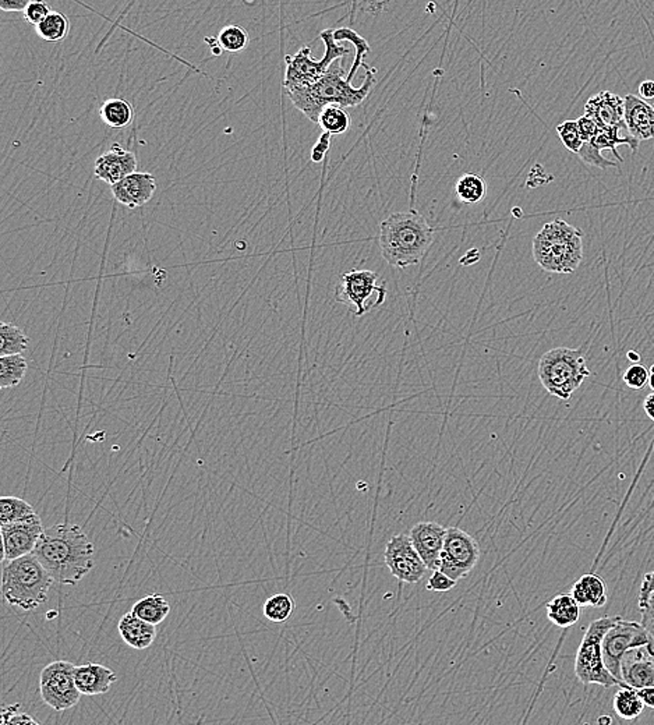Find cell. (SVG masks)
Instances as JSON below:
<instances>
[{
  "instance_id": "cell-1",
  "label": "cell",
  "mask_w": 654,
  "mask_h": 725,
  "mask_svg": "<svg viewBox=\"0 0 654 725\" xmlns=\"http://www.w3.org/2000/svg\"><path fill=\"white\" fill-rule=\"evenodd\" d=\"M53 581L74 586L96 565V549L79 525L59 523L43 530L34 550Z\"/></svg>"
},
{
  "instance_id": "cell-2",
  "label": "cell",
  "mask_w": 654,
  "mask_h": 725,
  "mask_svg": "<svg viewBox=\"0 0 654 725\" xmlns=\"http://www.w3.org/2000/svg\"><path fill=\"white\" fill-rule=\"evenodd\" d=\"M366 77L359 89H354L342 66V59L335 60L328 72L315 84L285 90L296 109L305 114L308 121L318 123L323 109L328 105H338L342 108H354L369 97L376 82L377 70L363 63Z\"/></svg>"
},
{
  "instance_id": "cell-3",
  "label": "cell",
  "mask_w": 654,
  "mask_h": 725,
  "mask_svg": "<svg viewBox=\"0 0 654 725\" xmlns=\"http://www.w3.org/2000/svg\"><path fill=\"white\" fill-rule=\"evenodd\" d=\"M437 229L417 213H396L380 225V247L383 259L395 269L417 265L435 240Z\"/></svg>"
},
{
  "instance_id": "cell-4",
  "label": "cell",
  "mask_w": 654,
  "mask_h": 725,
  "mask_svg": "<svg viewBox=\"0 0 654 725\" xmlns=\"http://www.w3.org/2000/svg\"><path fill=\"white\" fill-rule=\"evenodd\" d=\"M532 252L544 271L572 274L582 262L583 232L564 219H554L534 236Z\"/></svg>"
},
{
  "instance_id": "cell-5",
  "label": "cell",
  "mask_w": 654,
  "mask_h": 725,
  "mask_svg": "<svg viewBox=\"0 0 654 725\" xmlns=\"http://www.w3.org/2000/svg\"><path fill=\"white\" fill-rule=\"evenodd\" d=\"M35 554L4 561L2 573V593L7 604L34 612L48 600L53 583Z\"/></svg>"
},
{
  "instance_id": "cell-6",
  "label": "cell",
  "mask_w": 654,
  "mask_h": 725,
  "mask_svg": "<svg viewBox=\"0 0 654 725\" xmlns=\"http://www.w3.org/2000/svg\"><path fill=\"white\" fill-rule=\"evenodd\" d=\"M537 374L549 395L568 401L592 373L582 349L561 347L540 357Z\"/></svg>"
},
{
  "instance_id": "cell-7",
  "label": "cell",
  "mask_w": 654,
  "mask_h": 725,
  "mask_svg": "<svg viewBox=\"0 0 654 725\" xmlns=\"http://www.w3.org/2000/svg\"><path fill=\"white\" fill-rule=\"evenodd\" d=\"M615 618L617 617H603L593 621L580 642L576 653L575 674L583 685H600L604 688L625 686L624 682L610 673L603 657V639L614 625Z\"/></svg>"
},
{
  "instance_id": "cell-8",
  "label": "cell",
  "mask_w": 654,
  "mask_h": 725,
  "mask_svg": "<svg viewBox=\"0 0 654 725\" xmlns=\"http://www.w3.org/2000/svg\"><path fill=\"white\" fill-rule=\"evenodd\" d=\"M321 40L325 43V55L321 60L311 58L310 46L301 48L295 55H286L285 79L284 89L292 90L298 87L315 84L330 69L335 60L342 59L349 53V50L339 45L335 40L334 30H324L320 34Z\"/></svg>"
},
{
  "instance_id": "cell-9",
  "label": "cell",
  "mask_w": 654,
  "mask_h": 725,
  "mask_svg": "<svg viewBox=\"0 0 654 725\" xmlns=\"http://www.w3.org/2000/svg\"><path fill=\"white\" fill-rule=\"evenodd\" d=\"M373 298L383 304L386 298V288L385 282L381 284L380 275L370 269L346 272L335 288V300L354 308L356 317H362L367 311L377 308L376 304L370 301Z\"/></svg>"
},
{
  "instance_id": "cell-10",
  "label": "cell",
  "mask_w": 654,
  "mask_h": 725,
  "mask_svg": "<svg viewBox=\"0 0 654 725\" xmlns=\"http://www.w3.org/2000/svg\"><path fill=\"white\" fill-rule=\"evenodd\" d=\"M74 664L59 660L48 664L40 676L43 703L56 712H66L80 702L82 693L75 685Z\"/></svg>"
},
{
  "instance_id": "cell-11",
  "label": "cell",
  "mask_w": 654,
  "mask_h": 725,
  "mask_svg": "<svg viewBox=\"0 0 654 725\" xmlns=\"http://www.w3.org/2000/svg\"><path fill=\"white\" fill-rule=\"evenodd\" d=\"M651 639L653 636L642 622L627 621L621 617L615 618L614 625L603 639V657L610 673L621 681V661L624 654L634 647L649 643Z\"/></svg>"
},
{
  "instance_id": "cell-12",
  "label": "cell",
  "mask_w": 654,
  "mask_h": 725,
  "mask_svg": "<svg viewBox=\"0 0 654 725\" xmlns=\"http://www.w3.org/2000/svg\"><path fill=\"white\" fill-rule=\"evenodd\" d=\"M480 559V547L475 537L459 527H448L445 534L440 571L459 581L471 573Z\"/></svg>"
},
{
  "instance_id": "cell-13",
  "label": "cell",
  "mask_w": 654,
  "mask_h": 725,
  "mask_svg": "<svg viewBox=\"0 0 654 725\" xmlns=\"http://www.w3.org/2000/svg\"><path fill=\"white\" fill-rule=\"evenodd\" d=\"M384 561L393 578L409 585L419 583L429 571L413 546L409 534L405 533L391 537L390 542H386Z\"/></svg>"
},
{
  "instance_id": "cell-14",
  "label": "cell",
  "mask_w": 654,
  "mask_h": 725,
  "mask_svg": "<svg viewBox=\"0 0 654 725\" xmlns=\"http://www.w3.org/2000/svg\"><path fill=\"white\" fill-rule=\"evenodd\" d=\"M43 530L45 527L38 515L0 525L4 542V561H12L27 554H33Z\"/></svg>"
},
{
  "instance_id": "cell-15",
  "label": "cell",
  "mask_w": 654,
  "mask_h": 725,
  "mask_svg": "<svg viewBox=\"0 0 654 725\" xmlns=\"http://www.w3.org/2000/svg\"><path fill=\"white\" fill-rule=\"evenodd\" d=\"M621 681L635 690L654 686V637L627 651L621 661Z\"/></svg>"
},
{
  "instance_id": "cell-16",
  "label": "cell",
  "mask_w": 654,
  "mask_h": 725,
  "mask_svg": "<svg viewBox=\"0 0 654 725\" xmlns=\"http://www.w3.org/2000/svg\"><path fill=\"white\" fill-rule=\"evenodd\" d=\"M447 529L439 523L419 522L410 529L413 546L419 552L429 571L440 569Z\"/></svg>"
},
{
  "instance_id": "cell-17",
  "label": "cell",
  "mask_w": 654,
  "mask_h": 725,
  "mask_svg": "<svg viewBox=\"0 0 654 725\" xmlns=\"http://www.w3.org/2000/svg\"><path fill=\"white\" fill-rule=\"evenodd\" d=\"M116 201L128 208L135 209L150 203L157 190L154 175L147 172H135L111 186Z\"/></svg>"
},
{
  "instance_id": "cell-18",
  "label": "cell",
  "mask_w": 654,
  "mask_h": 725,
  "mask_svg": "<svg viewBox=\"0 0 654 725\" xmlns=\"http://www.w3.org/2000/svg\"><path fill=\"white\" fill-rule=\"evenodd\" d=\"M137 169V158L118 143H113L106 152L96 160L94 174L102 182L116 184Z\"/></svg>"
},
{
  "instance_id": "cell-19",
  "label": "cell",
  "mask_w": 654,
  "mask_h": 725,
  "mask_svg": "<svg viewBox=\"0 0 654 725\" xmlns=\"http://www.w3.org/2000/svg\"><path fill=\"white\" fill-rule=\"evenodd\" d=\"M585 114L592 116L600 128L627 129L625 101L610 91L597 92L585 105Z\"/></svg>"
},
{
  "instance_id": "cell-20",
  "label": "cell",
  "mask_w": 654,
  "mask_h": 725,
  "mask_svg": "<svg viewBox=\"0 0 654 725\" xmlns=\"http://www.w3.org/2000/svg\"><path fill=\"white\" fill-rule=\"evenodd\" d=\"M625 101V123L629 135L639 141L654 138V106L636 95H627Z\"/></svg>"
},
{
  "instance_id": "cell-21",
  "label": "cell",
  "mask_w": 654,
  "mask_h": 725,
  "mask_svg": "<svg viewBox=\"0 0 654 725\" xmlns=\"http://www.w3.org/2000/svg\"><path fill=\"white\" fill-rule=\"evenodd\" d=\"M74 681L82 695H105L118 681V675L108 667L90 663L75 667Z\"/></svg>"
},
{
  "instance_id": "cell-22",
  "label": "cell",
  "mask_w": 654,
  "mask_h": 725,
  "mask_svg": "<svg viewBox=\"0 0 654 725\" xmlns=\"http://www.w3.org/2000/svg\"><path fill=\"white\" fill-rule=\"evenodd\" d=\"M118 629L121 639L136 651H145L154 643L155 637H157L155 625L141 620L133 612L121 618Z\"/></svg>"
},
{
  "instance_id": "cell-23",
  "label": "cell",
  "mask_w": 654,
  "mask_h": 725,
  "mask_svg": "<svg viewBox=\"0 0 654 725\" xmlns=\"http://www.w3.org/2000/svg\"><path fill=\"white\" fill-rule=\"evenodd\" d=\"M571 595L580 607H604L607 604V586L602 576L595 573L580 576L575 581Z\"/></svg>"
},
{
  "instance_id": "cell-24",
  "label": "cell",
  "mask_w": 654,
  "mask_h": 725,
  "mask_svg": "<svg viewBox=\"0 0 654 725\" xmlns=\"http://www.w3.org/2000/svg\"><path fill=\"white\" fill-rule=\"evenodd\" d=\"M580 605L572 595H558L547 603V618L559 628H570L580 621Z\"/></svg>"
},
{
  "instance_id": "cell-25",
  "label": "cell",
  "mask_w": 654,
  "mask_h": 725,
  "mask_svg": "<svg viewBox=\"0 0 654 725\" xmlns=\"http://www.w3.org/2000/svg\"><path fill=\"white\" fill-rule=\"evenodd\" d=\"M612 707L615 714L625 721H634L643 713L644 705L641 693L632 686H621V690L615 693L612 699Z\"/></svg>"
},
{
  "instance_id": "cell-26",
  "label": "cell",
  "mask_w": 654,
  "mask_h": 725,
  "mask_svg": "<svg viewBox=\"0 0 654 725\" xmlns=\"http://www.w3.org/2000/svg\"><path fill=\"white\" fill-rule=\"evenodd\" d=\"M102 121L112 129H125L131 125L135 111L130 102L123 98L106 99L99 108Z\"/></svg>"
},
{
  "instance_id": "cell-27",
  "label": "cell",
  "mask_w": 654,
  "mask_h": 725,
  "mask_svg": "<svg viewBox=\"0 0 654 725\" xmlns=\"http://www.w3.org/2000/svg\"><path fill=\"white\" fill-rule=\"evenodd\" d=\"M131 612L138 615L141 620H144L150 624L158 625L167 620L170 612V605L164 596L155 593V595L147 596V597L141 598L137 603H135Z\"/></svg>"
},
{
  "instance_id": "cell-28",
  "label": "cell",
  "mask_w": 654,
  "mask_h": 725,
  "mask_svg": "<svg viewBox=\"0 0 654 725\" xmlns=\"http://www.w3.org/2000/svg\"><path fill=\"white\" fill-rule=\"evenodd\" d=\"M619 130L621 129L619 128H602L599 130V133L589 141L590 144L593 147L597 148L599 151L610 150L612 151V154L615 157L619 158V160L622 162V158L619 157V152H617V147H621V145H628L632 151L638 150L639 143L641 141L638 138H635L634 136H625L622 137L619 135Z\"/></svg>"
},
{
  "instance_id": "cell-29",
  "label": "cell",
  "mask_w": 654,
  "mask_h": 725,
  "mask_svg": "<svg viewBox=\"0 0 654 725\" xmlns=\"http://www.w3.org/2000/svg\"><path fill=\"white\" fill-rule=\"evenodd\" d=\"M455 193L463 204H479L487 196V184L480 175L464 174L455 184Z\"/></svg>"
},
{
  "instance_id": "cell-30",
  "label": "cell",
  "mask_w": 654,
  "mask_h": 725,
  "mask_svg": "<svg viewBox=\"0 0 654 725\" xmlns=\"http://www.w3.org/2000/svg\"><path fill=\"white\" fill-rule=\"evenodd\" d=\"M30 345L26 332L14 324H0V356L23 355Z\"/></svg>"
},
{
  "instance_id": "cell-31",
  "label": "cell",
  "mask_w": 654,
  "mask_h": 725,
  "mask_svg": "<svg viewBox=\"0 0 654 725\" xmlns=\"http://www.w3.org/2000/svg\"><path fill=\"white\" fill-rule=\"evenodd\" d=\"M318 126L324 133L331 136L344 135L352 126L350 114L342 106L328 105L323 109L318 118Z\"/></svg>"
},
{
  "instance_id": "cell-32",
  "label": "cell",
  "mask_w": 654,
  "mask_h": 725,
  "mask_svg": "<svg viewBox=\"0 0 654 725\" xmlns=\"http://www.w3.org/2000/svg\"><path fill=\"white\" fill-rule=\"evenodd\" d=\"M27 369L28 364L23 355L0 356V386L14 388L19 386L26 377Z\"/></svg>"
},
{
  "instance_id": "cell-33",
  "label": "cell",
  "mask_w": 654,
  "mask_h": 725,
  "mask_svg": "<svg viewBox=\"0 0 654 725\" xmlns=\"http://www.w3.org/2000/svg\"><path fill=\"white\" fill-rule=\"evenodd\" d=\"M35 28L36 34L46 43H60L69 35L70 20L60 12H51L50 16Z\"/></svg>"
},
{
  "instance_id": "cell-34",
  "label": "cell",
  "mask_w": 654,
  "mask_h": 725,
  "mask_svg": "<svg viewBox=\"0 0 654 725\" xmlns=\"http://www.w3.org/2000/svg\"><path fill=\"white\" fill-rule=\"evenodd\" d=\"M296 603L288 593H278L265 601L262 612L264 617L275 624H282L288 621L289 618L295 612Z\"/></svg>"
},
{
  "instance_id": "cell-35",
  "label": "cell",
  "mask_w": 654,
  "mask_h": 725,
  "mask_svg": "<svg viewBox=\"0 0 654 725\" xmlns=\"http://www.w3.org/2000/svg\"><path fill=\"white\" fill-rule=\"evenodd\" d=\"M36 515L35 510L27 501L17 497L0 498V525L27 519Z\"/></svg>"
},
{
  "instance_id": "cell-36",
  "label": "cell",
  "mask_w": 654,
  "mask_h": 725,
  "mask_svg": "<svg viewBox=\"0 0 654 725\" xmlns=\"http://www.w3.org/2000/svg\"><path fill=\"white\" fill-rule=\"evenodd\" d=\"M218 40L225 52L237 53L247 50L250 43L249 33L237 24L223 27L218 34Z\"/></svg>"
},
{
  "instance_id": "cell-37",
  "label": "cell",
  "mask_w": 654,
  "mask_h": 725,
  "mask_svg": "<svg viewBox=\"0 0 654 725\" xmlns=\"http://www.w3.org/2000/svg\"><path fill=\"white\" fill-rule=\"evenodd\" d=\"M334 36L338 43L349 41V43H354V48H356V58H354L352 70H350L349 74H347L350 82H352L354 74H356L357 69H359L360 66H363V59L366 58L367 53H370L371 48H370L369 43H367L363 36H360V34H357L356 31L352 30V28H346V27H345V28H339V30H334Z\"/></svg>"
},
{
  "instance_id": "cell-38",
  "label": "cell",
  "mask_w": 654,
  "mask_h": 725,
  "mask_svg": "<svg viewBox=\"0 0 654 725\" xmlns=\"http://www.w3.org/2000/svg\"><path fill=\"white\" fill-rule=\"evenodd\" d=\"M557 133H558V137L563 141V144L565 145L566 150H570L573 154L580 152L585 141H583L582 136H580L578 121H563L561 125L557 126Z\"/></svg>"
},
{
  "instance_id": "cell-39",
  "label": "cell",
  "mask_w": 654,
  "mask_h": 725,
  "mask_svg": "<svg viewBox=\"0 0 654 725\" xmlns=\"http://www.w3.org/2000/svg\"><path fill=\"white\" fill-rule=\"evenodd\" d=\"M578 157L589 167L599 168V169H607V168H617L619 165L612 162V160H605L602 155V151L593 147L589 141L583 143L582 148L578 152Z\"/></svg>"
},
{
  "instance_id": "cell-40",
  "label": "cell",
  "mask_w": 654,
  "mask_h": 725,
  "mask_svg": "<svg viewBox=\"0 0 654 725\" xmlns=\"http://www.w3.org/2000/svg\"><path fill=\"white\" fill-rule=\"evenodd\" d=\"M650 371L639 362H635L624 374V383L634 391L644 388L649 384Z\"/></svg>"
},
{
  "instance_id": "cell-41",
  "label": "cell",
  "mask_w": 654,
  "mask_h": 725,
  "mask_svg": "<svg viewBox=\"0 0 654 725\" xmlns=\"http://www.w3.org/2000/svg\"><path fill=\"white\" fill-rule=\"evenodd\" d=\"M20 705L7 706L2 710V724L4 725H38L40 722L33 719L27 713L19 712Z\"/></svg>"
},
{
  "instance_id": "cell-42",
  "label": "cell",
  "mask_w": 654,
  "mask_h": 725,
  "mask_svg": "<svg viewBox=\"0 0 654 725\" xmlns=\"http://www.w3.org/2000/svg\"><path fill=\"white\" fill-rule=\"evenodd\" d=\"M51 6L46 4L45 0H33L26 11L23 12L24 19H26L31 26L36 27L41 21L45 20L46 17L50 16Z\"/></svg>"
},
{
  "instance_id": "cell-43",
  "label": "cell",
  "mask_w": 654,
  "mask_h": 725,
  "mask_svg": "<svg viewBox=\"0 0 654 725\" xmlns=\"http://www.w3.org/2000/svg\"><path fill=\"white\" fill-rule=\"evenodd\" d=\"M456 583L458 581H454L451 576L437 569V571H432V575L430 576L425 589L430 591H449L456 586Z\"/></svg>"
},
{
  "instance_id": "cell-44",
  "label": "cell",
  "mask_w": 654,
  "mask_h": 725,
  "mask_svg": "<svg viewBox=\"0 0 654 725\" xmlns=\"http://www.w3.org/2000/svg\"><path fill=\"white\" fill-rule=\"evenodd\" d=\"M578 128H580V136H582L583 141H590L593 137H595L597 133H599L600 126L592 116H588V114H583L578 119Z\"/></svg>"
},
{
  "instance_id": "cell-45",
  "label": "cell",
  "mask_w": 654,
  "mask_h": 725,
  "mask_svg": "<svg viewBox=\"0 0 654 725\" xmlns=\"http://www.w3.org/2000/svg\"><path fill=\"white\" fill-rule=\"evenodd\" d=\"M642 612V624L648 629L649 634L654 637V593L649 596L648 600L643 604H639Z\"/></svg>"
},
{
  "instance_id": "cell-46",
  "label": "cell",
  "mask_w": 654,
  "mask_h": 725,
  "mask_svg": "<svg viewBox=\"0 0 654 725\" xmlns=\"http://www.w3.org/2000/svg\"><path fill=\"white\" fill-rule=\"evenodd\" d=\"M331 137L332 136L328 135V133H323L317 144L311 150V160L313 162H321V160H324L325 154L330 150Z\"/></svg>"
},
{
  "instance_id": "cell-47",
  "label": "cell",
  "mask_w": 654,
  "mask_h": 725,
  "mask_svg": "<svg viewBox=\"0 0 654 725\" xmlns=\"http://www.w3.org/2000/svg\"><path fill=\"white\" fill-rule=\"evenodd\" d=\"M654 593V571L649 572L643 576L642 581L641 591H639V604H643L644 601L648 600L649 596Z\"/></svg>"
},
{
  "instance_id": "cell-48",
  "label": "cell",
  "mask_w": 654,
  "mask_h": 725,
  "mask_svg": "<svg viewBox=\"0 0 654 725\" xmlns=\"http://www.w3.org/2000/svg\"><path fill=\"white\" fill-rule=\"evenodd\" d=\"M31 2L33 0H0V9L6 12V13L24 12Z\"/></svg>"
},
{
  "instance_id": "cell-49",
  "label": "cell",
  "mask_w": 654,
  "mask_h": 725,
  "mask_svg": "<svg viewBox=\"0 0 654 725\" xmlns=\"http://www.w3.org/2000/svg\"><path fill=\"white\" fill-rule=\"evenodd\" d=\"M639 95L644 101H653L654 106V82L653 80H646L639 85Z\"/></svg>"
},
{
  "instance_id": "cell-50",
  "label": "cell",
  "mask_w": 654,
  "mask_h": 725,
  "mask_svg": "<svg viewBox=\"0 0 654 725\" xmlns=\"http://www.w3.org/2000/svg\"><path fill=\"white\" fill-rule=\"evenodd\" d=\"M638 690L639 693H641L644 705L650 707V709H654V686H650V688H642V690Z\"/></svg>"
},
{
  "instance_id": "cell-51",
  "label": "cell",
  "mask_w": 654,
  "mask_h": 725,
  "mask_svg": "<svg viewBox=\"0 0 654 725\" xmlns=\"http://www.w3.org/2000/svg\"><path fill=\"white\" fill-rule=\"evenodd\" d=\"M206 43L210 46L211 53L214 56H221L223 52L222 45H221L220 40H218V36L216 38H211V36H206Z\"/></svg>"
},
{
  "instance_id": "cell-52",
  "label": "cell",
  "mask_w": 654,
  "mask_h": 725,
  "mask_svg": "<svg viewBox=\"0 0 654 725\" xmlns=\"http://www.w3.org/2000/svg\"><path fill=\"white\" fill-rule=\"evenodd\" d=\"M643 409L644 413L648 415V417L650 418L651 422H654V391L651 394H649L644 399L643 402Z\"/></svg>"
},
{
  "instance_id": "cell-53",
  "label": "cell",
  "mask_w": 654,
  "mask_h": 725,
  "mask_svg": "<svg viewBox=\"0 0 654 725\" xmlns=\"http://www.w3.org/2000/svg\"><path fill=\"white\" fill-rule=\"evenodd\" d=\"M627 357H628L629 362H632V364H635V362H639V360H641L639 353L634 352V350H629V352L627 353Z\"/></svg>"
},
{
  "instance_id": "cell-54",
  "label": "cell",
  "mask_w": 654,
  "mask_h": 725,
  "mask_svg": "<svg viewBox=\"0 0 654 725\" xmlns=\"http://www.w3.org/2000/svg\"><path fill=\"white\" fill-rule=\"evenodd\" d=\"M650 371V377H649V386H650L651 391H654V364L653 366L649 369Z\"/></svg>"
},
{
  "instance_id": "cell-55",
  "label": "cell",
  "mask_w": 654,
  "mask_h": 725,
  "mask_svg": "<svg viewBox=\"0 0 654 725\" xmlns=\"http://www.w3.org/2000/svg\"><path fill=\"white\" fill-rule=\"evenodd\" d=\"M599 722L600 724H611L612 719L609 715H603V717H600Z\"/></svg>"
}]
</instances>
